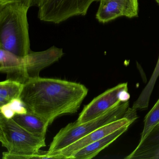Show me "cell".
<instances>
[{"instance_id":"1","label":"cell","mask_w":159,"mask_h":159,"mask_svg":"<svg viewBox=\"0 0 159 159\" xmlns=\"http://www.w3.org/2000/svg\"><path fill=\"white\" fill-rule=\"evenodd\" d=\"M88 92L81 84L39 77L24 84L19 98L28 111L50 125L59 116L77 112Z\"/></svg>"},{"instance_id":"2","label":"cell","mask_w":159,"mask_h":159,"mask_svg":"<svg viewBox=\"0 0 159 159\" xmlns=\"http://www.w3.org/2000/svg\"><path fill=\"white\" fill-rule=\"evenodd\" d=\"M29 8L19 2H0V49L19 57L25 56L31 51Z\"/></svg>"},{"instance_id":"3","label":"cell","mask_w":159,"mask_h":159,"mask_svg":"<svg viewBox=\"0 0 159 159\" xmlns=\"http://www.w3.org/2000/svg\"><path fill=\"white\" fill-rule=\"evenodd\" d=\"M0 141L7 150L2 153L3 159H39L41 148L46 146L45 137L32 134L1 114Z\"/></svg>"},{"instance_id":"4","label":"cell","mask_w":159,"mask_h":159,"mask_svg":"<svg viewBox=\"0 0 159 159\" xmlns=\"http://www.w3.org/2000/svg\"><path fill=\"white\" fill-rule=\"evenodd\" d=\"M129 107V101L122 102L93 120L81 124H78L76 121L69 124L53 138L47 154L52 159H54L52 155L53 153L65 148L104 125L129 116L131 109Z\"/></svg>"},{"instance_id":"5","label":"cell","mask_w":159,"mask_h":159,"mask_svg":"<svg viewBox=\"0 0 159 159\" xmlns=\"http://www.w3.org/2000/svg\"><path fill=\"white\" fill-rule=\"evenodd\" d=\"M97 0H45L39 7L41 21L58 24L73 16H84Z\"/></svg>"},{"instance_id":"6","label":"cell","mask_w":159,"mask_h":159,"mask_svg":"<svg viewBox=\"0 0 159 159\" xmlns=\"http://www.w3.org/2000/svg\"><path fill=\"white\" fill-rule=\"evenodd\" d=\"M64 55L63 49L55 46L41 52L30 51L27 55L21 57L19 70L9 80L24 84L30 79L39 77L42 70L57 62Z\"/></svg>"},{"instance_id":"7","label":"cell","mask_w":159,"mask_h":159,"mask_svg":"<svg viewBox=\"0 0 159 159\" xmlns=\"http://www.w3.org/2000/svg\"><path fill=\"white\" fill-rule=\"evenodd\" d=\"M127 83L120 84L95 98L85 106L76 123L81 124L102 115L122 102L129 100Z\"/></svg>"},{"instance_id":"8","label":"cell","mask_w":159,"mask_h":159,"mask_svg":"<svg viewBox=\"0 0 159 159\" xmlns=\"http://www.w3.org/2000/svg\"><path fill=\"white\" fill-rule=\"evenodd\" d=\"M136 120L131 115L121 118L95 130L65 148L53 153L52 155L54 159H59L57 154L61 155L64 159H70V155L75 152L108 135L125 125H131Z\"/></svg>"},{"instance_id":"9","label":"cell","mask_w":159,"mask_h":159,"mask_svg":"<svg viewBox=\"0 0 159 159\" xmlns=\"http://www.w3.org/2000/svg\"><path fill=\"white\" fill-rule=\"evenodd\" d=\"M125 159H159V124Z\"/></svg>"},{"instance_id":"10","label":"cell","mask_w":159,"mask_h":159,"mask_svg":"<svg viewBox=\"0 0 159 159\" xmlns=\"http://www.w3.org/2000/svg\"><path fill=\"white\" fill-rule=\"evenodd\" d=\"M130 125H125L108 135L75 152L70 155V159H91L94 158L126 132Z\"/></svg>"},{"instance_id":"11","label":"cell","mask_w":159,"mask_h":159,"mask_svg":"<svg viewBox=\"0 0 159 159\" xmlns=\"http://www.w3.org/2000/svg\"><path fill=\"white\" fill-rule=\"evenodd\" d=\"M97 12V19L100 23H106L120 16L128 17L125 7L115 0H100Z\"/></svg>"},{"instance_id":"12","label":"cell","mask_w":159,"mask_h":159,"mask_svg":"<svg viewBox=\"0 0 159 159\" xmlns=\"http://www.w3.org/2000/svg\"><path fill=\"white\" fill-rule=\"evenodd\" d=\"M20 126L32 134L45 137L49 123L31 111L17 114L12 118Z\"/></svg>"},{"instance_id":"13","label":"cell","mask_w":159,"mask_h":159,"mask_svg":"<svg viewBox=\"0 0 159 159\" xmlns=\"http://www.w3.org/2000/svg\"><path fill=\"white\" fill-rule=\"evenodd\" d=\"M24 84L7 79L0 83V107L20 98Z\"/></svg>"},{"instance_id":"14","label":"cell","mask_w":159,"mask_h":159,"mask_svg":"<svg viewBox=\"0 0 159 159\" xmlns=\"http://www.w3.org/2000/svg\"><path fill=\"white\" fill-rule=\"evenodd\" d=\"M144 125L139 142H142L152 130L159 124V98L144 120Z\"/></svg>"},{"instance_id":"15","label":"cell","mask_w":159,"mask_h":159,"mask_svg":"<svg viewBox=\"0 0 159 159\" xmlns=\"http://www.w3.org/2000/svg\"><path fill=\"white\" fill-rule=\"evenodd\" d=\"M100 0H97L99 2ZM123 4L128 14V18L137 16L138 14V0H115Z\"/></svg>"},{"instance_id":"16","label":"cell","mask_w":159,"mask_h":159,"mask_svg":"<svg viewBox=\"0 0 159 159\" xmlns=\"http://www.w3.org/2000/svg\"><path fill=\"white\" fill-rule=\"evenodd\" d=\"M7 105L16 114H25L27 112V109L20 98L14 99Z\"/></svg>"},{"instance_id":"17","label":"cell","mask_w":159,"mask_h":159,"mask_svg":"<svg viewBox=\"0 0 159 159\" xmlns=\"http://www.w3.org/2000/svg\"><path fill=\"white\" fill-rule=\"evenodd\" d=\"M45 0H0V2H19L26 5L29 8L33 6L39 7Z\"/></svg>"}]
</instances>
